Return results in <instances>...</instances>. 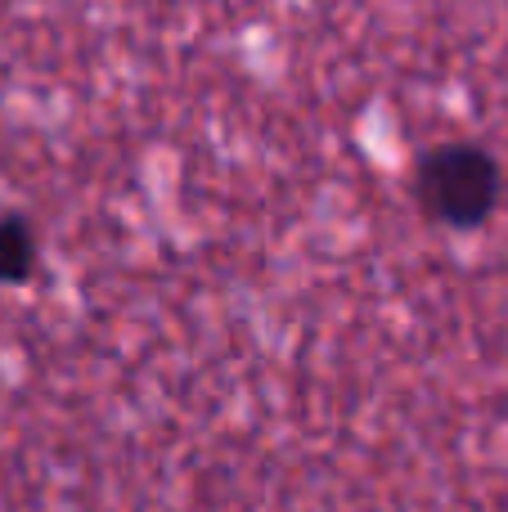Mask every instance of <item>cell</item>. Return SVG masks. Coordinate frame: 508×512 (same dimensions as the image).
<instances>
[{"mask_svg": "<svg viewBox=\"0 0 508 512\" xmlns=\"http://www.w3.org/2000/svg\"><path fill=\"white\" fill-rule=\"evenodd\" d=\"M41 265V243L27 216L0 212V283H27Z\"/></svg>", "mask_w": 508, "mask_h": 512, "instance_id": "2", "label": "cell"}, {"mask_svg": "<svg viewBox=\"0 0 508 512\" xmlns=\"http://www.w3.org/2000/svg\"><path fill=\"white\" fill-rule=\"evenodd\" d=\"M504 194V167L491 149L468 140L437 144L414 167V203L446 230H477L495 216Z\"/></svg>", "mask_w": 508, "mask_h": 512, "instance_id": "1", "label": "cell"}]
</instances>
